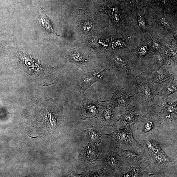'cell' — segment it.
<instances>
[{
  "instance_id": "8",
  "label": "cell",
  "mask_w": 177,
  "mask_h": 177,
  "mask_svg": "<svg viewBox=\"0 0 177 177\" xmlns=\"http://www.w3.org/2000/svg\"><path fill=\"white\" fill-rule=\"evenodd\" d=\"M124 162L121 156L117 152L107 150L105 152L103 158L102 169L105 176L111 171L118 169L123 166Z\"/></svg>"
},
{
  "instance_id": "17",
  "label": "cell",
  "mask_w": 177,
  "mask_h": 177,
  "mask_svg": "<svg viewBox=\"0 0 177 177\" xmlns=\"http://www.w3.org/2000/svg\"><path fill=\"white\" fill-rule=\"evenodd\" d=\"M168 41L166 35L158 31L153 30L149 38L150 44L155 53L164 51Z\"/></svg>"
},
{
  "instance_id": "18",
  "label": "cell",
  "mask_w": 177,
  "mask_h": 177,
  "mask_svg": "<svg viewBox=\"0 0 177 177\" xmlns=\"http://www.w3.org/2000/svg\"><path fill=\"white\" fill-rule=\"evenodd\" d=\"M152 82L154 85L157 83L163 84L174 80L175 76L170 73L168 69L159 67L153 71Z\"/></svg>"
},
{
  "instance_id": "26",
  "label": "cell",
  "mask_w": 177,
  "mask_h": 177,
  "mask_svg": "<svg viewBox=\"0 0 177 177\" xmlns=\"http://www.w3.org/2000/svg\"><path fill=\"white\" fill-rule=\"evenodd\" d=\"M131 170L125 174L121 175V177H142L145 169H142V167H136L130 168Z\"/></svg>"
},
{
  "instance_id": "5",
  "label": "cell",
  "mask_w": 177,
  "mask_h": 177,
  "mask_svg": "<svg viewBox=\"0 0 177 177\" xmlns=\"http://www.w3.org/2000/svg\"><path fill=\"white\" fill-rule=\"evenodd\" d=\"M150 35H147L144 36L139 45L136 48L132 49L128 54V58L131 61L145 63L148 62L150 58H153L155 52L149 43Z\"/></svg>"
},
{
  "instance_id": "16",
  "label": "cell",
  "mask_w": 177,
  "mask_h": 177,
  "mask_svg": "<svg viewBox=\"0 0 177 177\" xmlns=\"http://www.w3.org/2000/svg\"><path fill=\"white\" fill-rule=\"evenodd\" d=\"M106 135L112 137L117 142L122 144H133L139 145L134 140L132 130L129 127L125 128L116 130L113 132L109 134H102V136Z\"/></svg>"
},
{
  "instance_id": "22",
  "label": "cell",
  "mask_w": 177,
  "mask_h": 177,
  "mask_svg": "<svg viewBox=\"0 0 177 177\" xmlns=\"http://www.w3.org/2000/svg\"><path fill=\"white\" fill-rule=\"evenodd\" d=\"M138 114L132 110H127L119 116V121L128 126H133L138 122L139 119Z\"/></svg>"
},
{
  "instance_id": "23",
  "label": "cell",
  "mask_w": 177,
  "mask_h": 177,
  "mask_svg": "<svg viewBox=\"0 0 177 177\" xmlns=\"http://www.w3.org/2000/svg\"><path fill=\"white\" fill-rule=\"evenodd\" d=\"M84 133L90 142L95 144L101 143L102 134L95 126L89 124L85 128Z\"/></svg>"
},
{
  "instance_id": "2",
  "label": "cell",
  "mask_w": 177,
  "mask_h": 177,
  "mask_svg": "<svg viewBox=\"0 0 177 177\" xmlns=\"http://www.w3.org/2000/svg\"><path fill=\"white\" fill-rule=\"evenodd\" d=\"M136 79V84L134 88L133 97L138 98L141 103L145 104L149 112L154 104V98L159 95V93L155 91L154 85L152 81L147 78L145 72L137 75Z\"/></svg>"
},
{
  "instance_id": "4",
  "label": "cell",
  "mask_w": 177,
  "mask_h": 177,
  "mask_svg": "<svg viewBox=\"0 0 177 177\" xmlns=\"http://www.w3.org/2000/svg\"><path fill=\"white\" fill-rule=\"evenodd\" d=\"M131 27L136 33L144 36L152 34L153 26L149 24L146 17L144 7H137L133 9L131 18Z\"/></svg>"
},
{
  "instance_id": "6",
  "label": "cell",
  "mask_w": 177,
  "mask_h": 177,
  "mask_svg": "<svg viewBox=\"0 0 177 177\" xmlns=\"http://www.w3.org/2000/svg\"><path fill=\"white\" fill-rule=\"evenodd\" d=\"M138 122L137 130L142 134L152 133L159 129L161 124L158 115L149 112L139 118Z\"/></svg>"
},
{
  "instance_id": "24",
  "label": "cell",
  "mask_w": 177,
  "mask_h": 177,
  "mask_svg": "<svg viewBox=\"0 0 177 177\" xmlns=\"http://www.w3.org/2000/svg\"><path fill=\"white\" fill-rule=\"evenodd\" d=\"M177 37L169 41L166 44L164 51L171 58L174 63H177Z\"/></svg>"
},
{
  "instance_id": "1",
  "label": "cell",
  "mask_w": 177,
  "mask_h": 177,
  "mask_svg": "<svg viewBox=\"0 0 177 177\" xmlns=\"http://www.w3.org/2000/svg\"><path fill=\"white\" fill-rule=\"evenodd\" d=\"M140 152L154 166L160 169L173 164L172 160L162 149L159 143L152 139L144 140L139 145Z\"/></svg>"
},
{
  "instance_id": "19",
  "label": "cell",
  "mask_w": 177,
  "mask_h": 177,
  "mask_svg": "<svg viewBox=\"0 0 177 177\" xmlns=\"http://www.w3.org/2000/svg\"><path fill=\"white\" fill-rule=\"evenodd\" d=\"M177 105V100L171 103L167 102L160 112L159 119L168 121H172L176 119Z\"/></svg>"
},
{
  "instance_id": "7",
  "label": "cell",
  "mask_w": 177,
  "mask_h": 177,
  "mask_svg": "<svg viewBox=\"0 0 177 177\" xmlns=\"http://www.w3.org/2000/svg\"><path fill=\"white\" fill-rule=\"evenodd\" d=\"M107 70L106 68L102 71L93 70L82 75L78 78L77 82L80 93L83 94L94 83L97 82L101 83L103 80V73Z\"/></svg>"
},
{
  "instance_id": "11",
  "label": "cell",
  "mask_w": 177,
  "mask_h": 177,
  "mask_svg": "<svg viewBox=\"0 0 177 177\" xmlns=\"http://www.w3.org/2000/svg\"><path fill=\"white\" fill-rule=\"evenodd\" d=\"M97 119L100 120L99 126L113 127L119 121V116L114 109L101 103Z\"/></svg>"
},
{
  "instance_id": "9",
  "label": "cell",
  "mask_w": 177,
  "mask_h": 177,
  "mask_svg": "<svg viewBox=\"0 0 177 177\" xmlns=\"http://www.w3.org/2000/svg\"><path fill=\"white\" fill-rule=\"evenodd\" d=\"M133 96H130L124 88L117 87L114 91L112 97L107 106L114 110L115 108L122 107L126 109L130 105V99Z\"/></svg>"
},
{
  "instance_id": "20",
  "label": "cell",
  "mask_w": 177,
  "mask_h": 177,
  "mask_svg": "<svg viewBox=\"0 0 177 177\" xmlns=\"http://www.w3.org/2000/svg\"><path fill=\"white\" fill-rule=\"evenodd\" d=\"M35 24L39 26L44 32L52 33L59 37L60 36L54 30L50 20L43 9L39 11L37 18L36 20Z\"/></svg>"
},
{
  "instance_id": "25",
  "label": "cell",
  "mask_w": 177,
  "mask_h": 177,
  "mask_svg": "<svg viewBox=\"0 0 177 177\" xmlns=\"http://www.w3.org/2000/svg\"><path fill=\"white\" fill-rule=\"evenodd\" d=\"M153 58L154 60L153 65H157L159 67H162L165 65H170L172 60L164 51L154 54Z\"/></svg>"
},
{
  "instance_id": "14",
  "label": "cell",
  "mask_w": 177,
  "mask_h": 177,
  "mask_svg": "<svg viewBox=\"0 0 177 177\" xmlns=\"http://www.w3.org/2000/svg\"><path fill=\"white\" fill-rule=\"evenodd\" d=\"M153 21L160 27L170 33L173 38L177 37V28L173 26L168 17V15L162 11L154 13L152 15Z\"/></svg>"
},
{
  "instance_id": "10",
  "label": "cell",
  "mask_w": 177,
  "mask_h": 177,
  "mask_svg": "<svg viewBox=\"0 0 177 177\" xmlns=\"http://www.w3.org/2000/svg\"><path fill=\"white\" fill-rule=\"evenodd\" d=\"M101 102L85 98L82 100L80 106L82 120L88 118H97L99 114Z\"/></svg>"
},
{
  "instance_id": "3",
  "label": "cell",
  "mask_w": 177,
  "mask_h": 177,
  "mask_svg": "<svg viewBox=\"0 0 177 177\" xmlns=\"http://www.w3.org/2000/svg\"><path fill=\"white\" fill-rule=\"evenodd\" d=\"M120 54L116 52L111 53L107 70L115 74L130 75L134 71L133 62L129 58L126 59L121 57Z\"/></svg>"
},
{
  "instance_id": "15",
  "label": "cell",
  "mask_w": 177,
  "mask_h": 177,
  "mask_svg": "<svg viewBox=\"0 0 177 177\" xmlns=\"http://www.w3.org/2000/svg\"><path fill=\"white\" fill-rule=\"evenodd\" d=\"M98 152V147L96 144L90 142L83 148L80 156L85 162L92 166L99 159Z\"/></svg>"
},
{
  "instance_id": "21",
  "label": "cell",
  "mask_w": 177,
  "mask_h": 177,
  "mask_svg": "<svg viewBox=\"0 0 177 177\" xmlns=\"http://www.w3.org/2000/svg\"><path fill=\"white\" fill-rule=\"evenodd\" d=\"M177 81L174 80L168 82L162 85V89L159 93L161 98L163 107L167 103V99L170 95L176 92Z\"/></svg>"
},
{
  "instance_id": "13",
  "label": "cell",
  "mask_w": 177,
  "mask_h": 177,
  "mask_svg": "<svg viewBox=\"0 0 177 177\" xmlns=\"http://www.w3.org/2000/svg\"><path fill=\"white\" fill-rule=\"evenodd\" d=\"M66 60L76 65L82 71L90 62V55H85L75 48L69 51L65 56Z\"/></svg>"
},
{
  "instance_id": "12",
  "label": "cell",
  "mask_w": 177,
  "mask_h": 177,
  "mask_svg": "<svg viewBox=\"0 0 177 177\" xmlns=\"http://www.w3.org/2000/svg\"><path fill=\"white\" fill-rule=\"evenodd\" d=\"M116 149L124 162L127 163L130 168L140 167L142 163L147 160L146 157L141 153L139 155V152L123 150L118 148Z\"/></svg>"
}]
</instances>
